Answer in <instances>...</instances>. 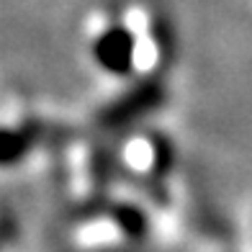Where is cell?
<instances>
[{
    "mask_svg": "<svg viewBox=\"0 0 252 252\" xmlns=\"http://www.w3.org/2000/svg\"><path fill=\"white\" fill-rule=\"evenodd\" d=\"M167 100V88L162 77H144L124 90L119 98H113L108 106L98 113V124L106 129H124L134 121L144 119L147 113L162 108Z\"/></svg>",
    "mask_w": 252,
    "mask_h": 252,
    "instance_id": "cell-1",
    "label": "cell"
},
{
    "mask_svg": "<svg viewBox=\"0 0 252 252\" xmlns=\"http://www.w3.org/2000/svg\"><path fill=\"white\" fill-rule=\"evenodd\" d=\"M93 62L113 77H129L136 67V36L129 26L111 24L93 39Z\"/></svg>",
    "mask_w": 252,
    "mask_h": 252,
    "instance_id": "cell-2",
    "label": "cell"
},
{
    "mask_svg": "<svg viewBox=\"0 0 252 252\" xmlns=\"http://www.w3.org/2000/svg\"><path fill=\"white\" fill-rule=\"evenodd\" d=\"M90 175H93V183L98 186H106L111 178V157L106 150H93L90 155Z\"/></svg>",
    "mask_w": 252,
    "mask_h": 252,
    "instance_id": "cell-7",
    "label": "cell"
},
{
    "mask_svg": "<svg viewBox=\"0 0 252 252\" xmlns=\"http://www.w3.org/2000/svg\"><path fill=\"white\" fill-rule=\"evenodd\" d=\"M39 139V126L26 124V126H0V167H13L21 165L31 152V147Z\"/></svg>",
    "mask_w": 252,
    "mask_h": 252,
    "instance_id": "cell-3",
    "label": "cell"
},
{
    "mask_svg": "<svg viewBox=\"0 0 252 252\" xmlns=\"http://www.w3.org/2000/svg\"><path fill=\"white\" fill-rule=\"evenodd\" d=\"M106 216L111 219V224L119 229L126 239H144L150 234V216L142 206H136L131 201H116L106 206Z\"/></svg>",
    "mask_w": 252,
    "mask_h": 252,
    "instance_id": "cell-4",
    "label": "cell"
},
{
    "mask_svg": "<svg viewBox=\"0 0 252 252\" xmlns=\"http://www.w3.org/2000/svg\"><path fill=\"white\" fill-rule=\"evenodd\" d=\"M150 39L155 44V52L159 57V62L170 67L178 60V33L175 26L165 13H155L150 18Z\"/></svg>",
    "mask_w": 252,
    "mask_h": 252,
    "instance_id": "cell-5",
    "label": "cell"
},
{
    "mask_svg": "<svg viewBox=\"0 0 252 252\" xmlns=\"http://www.w3.org/2000/svg\"><path fill=\"white\" fill-rule=\"evenodd\" d=\"M147 142H150V150H152V173H155V178L162 180L175 167V157H178L175 144L165 131H150Z\"/></svg>",
    "mask_w": 252,
    "mask_h": 252,
    "instance_id": "cell-6",
    "label": "cell"
}]
</instances>
